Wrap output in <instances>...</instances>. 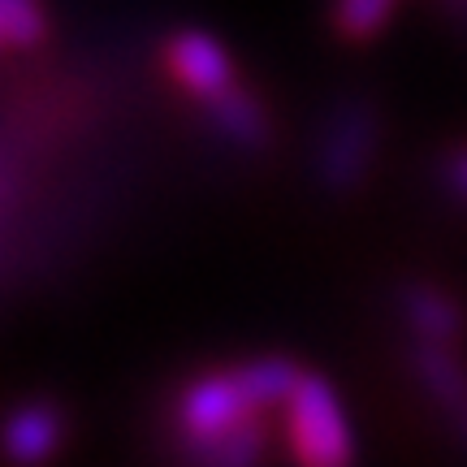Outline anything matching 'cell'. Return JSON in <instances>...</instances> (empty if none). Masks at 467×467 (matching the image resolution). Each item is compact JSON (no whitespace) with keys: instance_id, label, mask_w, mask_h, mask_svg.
Here are the masks:
<instances>
[{"instance_id":"3","label":"cell","mask_w":467,"mask_h":467,"mask_svg":"<svg viewBox=\"0 0 467 467\" xmlns=\"http://www.w3.org/2000/svg\"><path fill=\"white\" fill-rule=\"evenodd\" d=\"M165 61L169 74L178 78V87L186 96H195L203 109L238 87V69H234L230 52H225L217 35L208 31H178L165 44Z\"/></svg>"},{"instance_id":"6","label":"cell","mask_w":467,"mask_h":467,"mask_svg":"<svg viewBox=\"0 0 467 467\" xmlns=\"http://www.w3.org/2000/svg\"><path fill=\"white\" fill-rule=\"evenodd\" d=\"M208 117H213V126H217L221 139H230L234 148H265L268 143L265 104L255 100L243 83L234 87V91H225L221 100L208 104Z\"/></svg>"},{"instance_id":"10","label":"cell","mask_w":467,"mask_h":467,"mask_svg":"<svg viewBox=\"0 0 467 467\" xmlns=\"http://www.w3.org/2000/svg\"><path fill=\"white\" fill-rule=\"evenodd\" d=\"M441 182H446V195H451L454 203H467V148H459L451 161H446V178H441Z\"/></svg>"},{"instance_id":"4","label":"cell","mask_w":467,"mask_h":467,"mask_svg":"<svg viewBox=\"0 0 467 467\" xmlns=\"http://www.w3.org/2000/svg\"><path fill=\"white\" fill-rule=\"evenodd\" d=\"M61 437H66V420L57 407L48 402H22L14 407L5 424H0V446L9 459L17 463H39V459H48L57 446H61Z\"/></svg>"},{"instance_id":"9","label":"cell","mask_w":467,"mask_h":467,"mask_svg":"<svg viewBox=\"0 0 467 467\" xmlns=\"http://www.w3.org/2000/svg\"><path fill=\"white\" fill-rule=\"evenodd\" d=\"M394 14V0H337L334 22L347 39H372Z\"/></svg>"},{"instance_id":"5","label":"cell","mask_w":467,"mask_h":467,"mask_svg":"<svg viewBox=\"0 0 467 467\" xmlns=\"http://www.w3.org/2000/svg\"><path fill=\"white\" fill-rule=\"evenodd\" d=\"M420 377L429 385V394H433L454 420V433L467 441V377L463 368L451 359V347H441V342H420Z\"/></svg>"},{"instance_id":"7","label":"cell","mask_w":467,"mask_h":467,"mask_svg":"<svg viewBox=\"0 0 467 467\" xmlns=\"http://www.w3.org/2000/svg\"><path fill=\"white\" fill-rule=\"evenodd\" d=\"M407 325L420 334V342H441V347H451V337L459 334V312H454L451 295H441V290H429V285H416V290H407Z\"/></svg>"},{"instance_id":"8","label":"cell","mask_w":467,"mask_h":467,"mask_svg":"<svg viewBox=\"0 0 467 467\" xmlns=\"http://www.w3.org/2000/svg\"><path fill=\"white\" fill-rule=\"evenodd\" d=\"M48 31L44 0H0V52H26Z\"/></svg>"},{"instance_id":"1","label":"cell","mask_w":467,"mask_h":467,"mask_svg":"<svg viewBox=\"0 0 467 467\" xmlns=\"http://www.w3.org/2000/svg\"><path fill=\"white\" fill-rule=\"evenodd\" d=\"M260 402L247 389L243 372H208L195 377L178 394V433L200 459L213 463H251L265 454V429H260Z\"/></svg>"},{"instance_id":"2","label":"cell","mask_w":467,"mask_h":467,"mask_svg":"<svg viewBox=\"0 0 467 467\" xmlns=\"http://www.w3.org/2000/svg\"><path fill=\"white\" fill-rule=\"evenodd\" d=\"M285 441L295 459L317 467L347 463L355 454V437H350V420L337 402L334 385L325 377L303 372V381L295 385V394L285 399Z\"/></svg>"}]
</instances>
